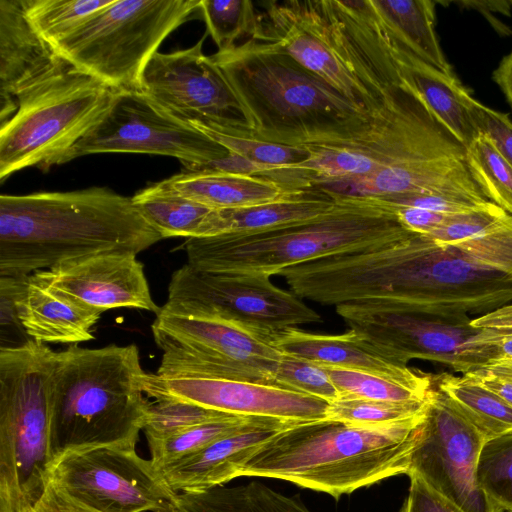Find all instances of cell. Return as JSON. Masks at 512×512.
<instances>
[{"mask_svg":"<svg viewBox=\"0 0 512 512\" xmlns=\"http://www.w3.org/2000/svg\"><path fill=\"white\" fill-rule=\"evenodd\" d=\"M303 146L310 157L291 170L308 190L342 180L341 194L356 199L413 194L485 199L469 171L466 147L403 79L352 133Z\"/></svg>","mask_w":512,"mask_h":512,"instance_id":"cell-1","label":"cell"},{"mask_svg":"<svg viewBox=\"0 0 512 512\" xmlns=\"http://www.w3.org/2000/svg\"><path fill=\"white\" fill-rule=\"evenodd\" d=\"M162 239L132 197L107 187L0 196V276L102 252L138 254Z\"/></svg>","mask_w":512,"mask_h":512,"instance_id":"cell-2","label":"cell"},{"mask_svg":"<svg viewBox=\"0 0 512 512\" xmlns=\"http://www.w3.org/2000/svg\"><path fill=\"white\" fill-rule=\"evenodd\" d=\"M424 418L425 414L378 428L330 419L299 423L262 444L237 477L283 480L338 499L384 479L407 475Z\"/></svg>","mask_w":512,"mask_h":512,"instance_id":"cell-3","label":"cell"},{"mask_svg":"<svg viewBox=\"0 0 512 512\" xmlns=\"http://www.w3.org/2000/svg\"><path fill=\"white\" fill-rule=\"evenodd\" d=\"M211 58L259 139L285 145L330 141L352 133L370 113L271 42L248 38Z\"/></svg>","mask_w":512,"mask_h":512,"instance_id":"cell-4","label":"cell"},{"mask_svg":"<svg viewBox=\"0 0 512 512\" xmlns=\"http://www.w3.org/2000/svg\"><path fill=\"white\" fill-rule=\"evenodd\" d=\"M146 373L135 344L57 351L50 380L52 463L73 450L136 447L149 405Z\"/></svg>","mask_w":512,"mask_h":512,"instance_id":"cell-5","label":"cell"},{"mask_svg":"<svg viewBox=\"0 0 512 512\" xmlns=\"http://www.w3.org/2000/svg\"><path fill=\"white\" fill-rule=\"evenodd\" d=\"M336 198L332 211L300 223L255 233L190 238L187 264L221 274L278 275L312 260L359 251L414 233L394 209L366 199Z\"/></svg>","mask_w":512,"mask_h":512,"instance_id":"cell-6","label":"cell"},{"mask_svg":"<svg viewBox=\"0 0 512 512\" xmlns=\"http://www.w3.org/2000/svg\"><path fill=\"white\" fill-rule=\"evenodd\" d=\"M119 93L70 67L20 94L15 113L0 124V181L28 167L66 163Z\"/></svg>","mask_w":512,"mask_h":512,"instance_id":"cell-7","label":"cell"},{"mask_svg":"<svg viewBox=\"0 0 512 512\" xmlns=\"http://www.w3.org/2000/svg\"><path fill=\"white\" fill-rule=\"evenodd\" d=\"M56 352L34 340L0 349V491L23 512L49 483L50 380Z\"/></svg>","mask_w":512,"mask_h":512,"instance_id":"cell-8","label":"cell"},{"mask_svg":"<svg viewBox=\"0 0 512 512\" xmlns=\"http://www.w3.org/2000/svg\"><path fill=\"white\" fill-rule=\"evenodd\" d=\"M200 0H114L54 45L75 69L117 92H142L144 71L164 39Z\"/></svg>","mask_w":512,"mask_h":512,"instance_id":"cell-9","label":"cell"},{"mask_svg":"<svg viewBox=\"0 0 512 512\" xmlns=\"http://www.w3.org/2000/svg\"><path fill=\"white\" fill-rule=\"evenodd\" d=\"M337 314L377 350L408 364L422 359L467 374L502 358L500 308L476 318L405 312L379 304H342Z\"/></svg>","mask_w":512,"mask_h":512,"instance_id":"cell-10","label":"cell"},{"mask_svg":"<svg viewBox=\"0 0 512 512\" xmlns=\"http://www.w3.org/2000/svg\"><path fill=\"white\" fill-rule=\"evenodd\" d=\"M165 312L219 319L270 338L287 328L322 322L299 296L263 274H221L184 264L173 272Z\"/></svg>","mask_w":512,"mask_h":512,"instance_id":"cell-11","label":"cell"},{"mask_svg":"<svg viewBox=\"0 0 512 512\" xmlns=\"http://www.w3.org/2000/svg\"><path fill=\"white\" fill-rule=\"evenodd\" d=\"M163 355L156 374L270 385L283 356L271 341L234 324L172 314L160 308L151 325Z\"/></svg>","mask_w":512,"mask_h":512,"instance_id":"cell-12","label":"cell"},{"mask_svg":"<svg viewBox=\"0 0 512 512\" xmlns=\"http://www.w3.org/2000/svg\"><path fill=\"white\" fill-rule=\"evenodd\" d=\"M250 39L277 45L366 112L386 96L375 95L361 80L333 0L269 1Z\"/></svg>","mask_w":512,"mask_h":512,"instance_id":"cell-13","label":"cell"},{"mask_svg":"<svg viewBox=\"0 0 512 512\" xmlns=\"http://www.w3.org/2000/svg\"><path fill=\"white\" fill-rule=\"evenodd\" d=\"M49 482L96 512H175L176 493L135 447L68 451L53 461Z\"/></svg>","mask_w":512,"mask_h":512,"instance_id":"cell-14","label":"cell"},{"mask_svg":"<svg viewBox=\"0 0 512 512\" xmlns=\"http://www.w3.org/2000/svg\"><path fill=\"white\" fill-rule=\"evenodd\" d=\"M205 36L186 49L156 52L144 71L141 93L183 122L252 133L248 113L231 85L203 53Z\"/></svg>","mask_w":512,"mask_h":512,"instance_id":"cell-15","label":"cell"},{"mask_svg":"<svg viewBox=\"0 0 512 512\" xmlns=\"http://www.w3.org/2000/svg\"><path fill=\"white\" fill-rule=\"evenodd\" d=\"M99 153L164 155L182 165H199L221 159L228 151L159 109L143 93L120 92L107 116L74 147L67 162Z\"/></svg>","mask_w":512,"mask_h":512,"instance_id":"cell-16","label":"cell"},{"mask_svg":"<svg viewBox=\"0 0 512 512\" xmlns=\"http://www.w3.org/2000/svg\"><path fill=\"white\" fill-rule=\"evenodd\" d=\"M485 441L452 400L433 384L408 473L420 475L466 512H500L477 482V463Z\"/></svg>","mask_w":512,"mask_h":512,"instance_id":"cell-17","label":"cell"},{"mask_svg":"<svg viewBox=\"0 0 512 512\" xmlns=\"http://www.w3.org/2000/svg\"><path fill=\"white\" fill-rule=\"evenodd\" d=\"M148 398L167 396L218 412L297 422L328 419L330 403L297 391L251 381L206 377H162L146 373Z\"/></svg>","mask_w":512,"mask_h":512,"instance_id":"cell-18","label":"cell"},{"mask_svg":"<svg viewBox=\"0 0 512 512\" xmlns=\"http://www.w3.org/2000/svg\"><path fill=\"white\" fill-rule=\"evenodd\" d=\"M33 275L76 302L103 313L133 308L159 313L144 265L134 252H102L62 261Z\"/></svg>","mask_w":512,"mask_h":512,"instance_id":"cell-19","label":"cell"},{"mask_svg":"<svg viewBox=\"0 0 512 512\" xmlns=\"http://www.w3.org/2000/svg\"><path fill=\"white\" fill-rule=\"evenodd\" d=\"M70 67L28 21L21 0H0V124L20 94Z\"/></svg>","mask_w":512,"mask_h":512,"instance_id":"cell-20","label":"cell"},{"mask_svg":"<svg viewBox=\"0 0 512 512\" xmlns=\"http://www.w3.org/2000/svg\"><path fill=\"white\" fill-rule=\"evenodd\" d=\"M270 341L283 354L322 366L378 375L425 393L433 388V374L411 368L377 350L352 329L342 334H319L291 327L273 335Z\"/></svg>","mask_w":512,"mask_h":512,"instance_id":"cell-21","label":"cell"},{"mask_svg":"<svg viewBox=\"0 0 512 512\" xmlns=\"http://www.w3.org/2000/svg\"><path fill=\"white\" fill-rule=\"evenodd\" d=\"M303 423L253 417L205 448L158 470L175 493L209 490L237 478L239 469L278 432Z\"/></svg>","mask_w":512,"mask_h":512,"instance_id":"cell-22","label":"cell"},{"mask_svg":"<svg viewBox=\"0 0 512 512\" xmlns=\"http://www.w3.org/2000/svg\"><path fill=\"white\" fill-rule=\"evenodd\" d=\"M18 315L38 343L77 345L94 339L101 314L54 290L33 274L17 297Z\"/></svg>","mask_w":512,"mask_h":512,"instance_id":"cell-23","label":"cell"},{"mask_svg":"<svg viewBox=\"0 0 512 512\" xmlns=\"http://www.w3.org/2000/svg\"><path fill=\"white\" fill-rule=\"evenodd\" d=\"M160 188L212 209H234L279 200L290 191L265 176L211 171H181L156 183Z\"/></svg>","mask_w":512,"mask_h":512,"instance_id":"cell-24","label":"cell"},{"mask_svg":"<svg viewBox=\"0 0 512 512\" xmlns=\"http://www.w3.org/2000/svg\"><path fill=\"white\" fill-rule=\"evenodd\" d=\"M338 203L332 195L312 189L254 206L215 209L203 237L262 232L304 222L332 211Z\"/></svg>","mask_w":512,"mask_h":512,"instance_id":"cell-25","label":"cell"},{"mask_svg":"<svg viewBox=\"0 0 512 512\" xmlns=\"http://www.w3.org/2000/svg\"><path fill=\"white\" fill-rule=\"evenodd\" d=\"M396 58L401 78L411 86L436 118L467 147L479 134L466 102L468 90L454 74H446L429 66L400 46Z\"/></svg>","mask_w":512,"mask_h":512,"instance_id":"cell-26","label":"cell"},{"mask_svg":"<svg viewBox=\"0 0 512 512\" xmlns=\"http://www.w3.org/2000/svg\"><path fill=\"white\" fill-rule=\"evenodd\" d=\"M388 33L403 49L422 62L454 74L435 31V1L372 0Z\"/></svg>","mask_w":512,"mask_h":512,"instance_id":"cell-27","label":"cell"},{"mask_svg":"<svg viewBox=\"0 0 512 512\" xmlns=\"http://www.w3.org/2000/svg\"><path fill=\"white\" fill-rule=\"evenodd\" d=\"M433 384L445 393L486 440L512 431V405L466 375H433Z\"/></svg>","mask_w":512,"mask_h":512,"instance_id":"cell-28","label":"cell"},{"mask_svg":"<svg viewBox=\"0 0 512 512\" xmlns=\"http://www.w3.org/2000/svg\"><path fill=\"white\" fill-rule=\"evenodd\" d=\"M132 199L147 222L164 238L203 236L215 209L160 188L156 183Z\"/></svg>","mask_w":512,"mask_h":512,"instance_id":"cell-29","label":"cell"},{"mask_svg":"<svg viewBox=\"0 0 512 512\" xmlns=\"http://www.w3.org/2000/svg\"><path fill=\"white\" fill-rule=\"evenodd\" d=\"M236 154L265 169L263 176L278 180L291 168L304 163L310 157L303 145H285L259 139L248 132L224 129L197 122L188 123Z\"/></svg>","mask_w":512,"mask_h":512,"instance_id":"cell-30","label":"cell"},{"mask_svg":"<svg viewBox=\"0 0 512 512\" xmlns=\"http://www.w3.org/2000/svg\"><path fill=\"white\" fill-rule=\"evenodd\" d=\"M26 18L53 46L114 0H21Z\"/></svg>","mask_w":512,"mask_h":512,"instance_id":"cell-31","label":"cell"},{"mask_svg":"<svg viewBox=\"0 0 512 512\" xmlns=\"http://www.w3.org/2000/svg\"><path fill=\"white\" fill-rule=\"evenodd\" d=\"M469 171L485 197L512 214V166L484 134L466 147Z\"/></svg>","mask_w":512,"mask_h":512,"instance_id":"cell-32","label":"cell"},{"mask_svg":"<svg viewBox=\"0 0 512 512\" xmlns=\"http://www.w3.org/2000/svg\"><path fill=\"white\" fill-rule=\"evenodd\" d=\"M253 417L227 415L189 427L166 439L148 442L150 460L160 470L239 429Z\"/></svg>","mask_w":512,"mask_h":512,"instance_id":"cell-33","label":"cell"},{"mask_svg":"<svg viewBox=\"0 0 512 512\" xmlns=\"http://www.w3.org/2000/svg\"><path fill=\"white\" fill-rule=\"evenodd\" d=\"M428 400L390 402L339 398L330 403L328 419L362 427H388L422 417Z\"/></svg>","mask_w":512,"mask_h":512,"instance_id":"cell-34","label":"cell"},{"mask_svg":"<svg viewBox=\"0 0 512 512\" xmlns=\"http://www.w3.org/2000/svg\"><path fill=\"white\" fill-rule=\"evenodd\" d=\"M477 482L500 512L512 511V431L486 440L477 463Z\"/></svg>","mask_w":512,"mask_h":512,"instance_id":"cell-35","label":"cell"},{"mask_svg":"<svg viewBox=\"0 0 512 512\" xmlns=\"http://www.w3.org/2000/svg\"><path fill=\"white\" fill-rule=\"evenodd\" d=\"M199 10L218 51L236 46L244 36L253 38L259 29V14L248 0H200Z\"/></svg>","mask_w":512,"mask_h":512,"instance_id":"cell-36","label":"cell"},{"mask_svg":"<svg viewBox=\"0 0 512 512\" xmlns=\"http://www.w3.org/2000/svg\"><path fill=\"white\" fill-rule=\"evenodd\" d=\"M227 415L197 404L167 397L149 398L147 417L143 431L147 442L166 439L197 424Z\"/></svg>","mask_w":512,"mask_h":512,"instance_id":"cell-37","label":"cell"},{"mask_svg":"<svg viewBox=\"0 0 512 512\" xmlns=\"http://www.w3.org/2000/svg\"><path fill=\"white\" fill-rule=\"evenodd\" d=\"M338 390L340 398H358L390 402H415L427 400L425 393L396 381L339 367L323 366Z\"/></svg>","mask_w":512,"mask_h":512,"instance_id":"cell-38","label":"cell"},{"mask_svg":"<svg viewBox=\"0 0 512 512\" xmlns=\"http://www.w3.org/2000/svg\"><path fill=\"white\" fill-rule=\"evenodd\" d=\"M271 385L314 396L329 403L340 398L325 367L287 354H283Z\"/></svg>","mask_w":512,"mask_h":512,"instance_id":"cell-39","label":"cell"},{"mask_svg":"<svg viewBox=\"0 0 512 512\" xmlns=\"http://www.w3.org/2000/svg\"><path fill=\"white\" fill-rule=\"evenodd\" d=\"M509 213L494 203L465 213L451 214L436 230L428 234L440 243L469 240L501 224Z\"/></svg>","mask_w":512,"mask_h":512,"instance_id":"cell-40","label":"cell"},{"mask_svg":"<svg viewBox=\"0 0 512 512\" xmlns=\"http://www.w3.org/2000/svg\"><path fill=\"white\" fill-rule=\"evenodd\" d=\"M27 278L0 276V349L21 347L32 340L20 321L16 304Z\"/></svg>","mask_w":512,"mask_h":512,"instance_id":"cell-41","label":"cell"},{"mask_svg":"<svg viewBox=\"0 0 512 512\" xmlns=\"http://www.w3.org/2000/svg\"><path fill=\"white\" fill-rule=\"evenodd\" d=\"M466 102L477 131L486 135L512 166V121L508 114L483 105L470 93Z\"/></svg>","mask_w":512,"mask_h":512,"instance_id":"cell-42","label":"cell"},{"mask_svg":"<svg viewBox=\"0 0 512 512\" xmlns=\"http://www.w3.org/2000/svg\"><path fill=\"white\" fill-rule=\"evenodd\" d=\"M409 491L399 512H466L430 486L415 472L407 474Z\"/></svg>","mask_w":512,"mask_h":512,"instance_id":"cell-43","label":"cell"},{"mask_svg":"<svg viewBox=\"0 0 512 512\" xmlns=\"http://www.w3.org/2000/svg\"><path fill=\"white\" fill-rule=\"evenodd\" d=\"M512 405V359L500 358L464 374Z\"/></svg>","mask_w":512,"mask_h":512,"instance_id":"cell-44","label":"cell"},{"mask_svg":"<svg viewBox=\"0 0 512 512\" xmlns=\"http://www.w3.org/2000/svg\"><path fill=\"white\" fill-rule=\"evenodd\" d=\"M392 209H394L397 218L404 227L422 235H428L436 230L449 216L448 214L415 207H396Z\"/></svg>","mask_w":512,"mask_h":512,"instance_id":"cell-45","label":"cell"},{"mask_svg":"<svg viewBox=\"0 0 512 512\" xmlns=\"http://www.w3.org/2000/svg\"><path fill=\"white\" fill-rule=\"evenodd\" d=\"M27 512H96L76 502L63 491L48 483L40 498Z\"/></svg>","mask_w":512,"mask_h":512,"instance_id":"cell-46","label":"cell"},{"mask_svg":"<svg viewBox=\"0 0 512 512\" xmlns=\"http://www.w3.org/2000/svg\"><path fill=\"white\" fill-rule=\"evenodd\" d=\"M493 80L512 107V51L502 58L494 70Z\"/></svg>","mask_w":512,"mask_h":512,"instance_id":"cell-47","label":"cell"},{"mask_svg":"<svg viewBox=\"0 0 512 512\" xmlns=\"http://www.w3.org/2000/svg\"><path fill=\"white\" fill-rule=\"evenodd\" d=\"M455 4L467 9H474L482 15L487 16L492 13H502L510 16L512 9L510 1H454Z\"/></svg>","mask_w":512,"mask_h":512,"instance_id":"cell-48","label":"cell"},{"mask_svg":"<svg viewBox=\"0 0 512 512\" xmlns=\"http://www.w3.org/2000/svg\"><path fill=\"white\" fill-rule=\"evenodd\" d=\"M0 512H23L14 504L11 498L3 491H0Z\"/></svg>","mask_w":512,"mask_h":512,"instance_id":"cell-49","label":"cell"},{"mask_svg":"<svg viewBox=\"0 0 512 512\" xmlns=\"http://www.w3.org/2000/svg\"><path fill=\"white\" fill-rule=\"evenodd\" d=\"M511 7H512V1H510Z\"/></svg>","mask_w":512,"mask_h":512,"instance_id":"cell-50","label":"cell"},{"mask_svg":"<svg viewBox=\"0 0 512 512\" xmlns=\"http://www.w3.org/2000/svg\"><path fill=\"white\" fill-rule=\"evenodd\" d=\"M512 512V511H511Z\"/></svg>","mask_w":512,"mask_h":512,"instance_id":"cell-51","label":"cell"}]
</instances>
